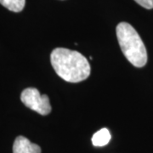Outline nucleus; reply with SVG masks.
Returning a JSON list of instances; mask_svg holds the SVG:
<instances>
[{"mask_svg":"<svg viewBox=\"0 0 153 153\" xmlns=\"http://www.w3.org/2000/svg\"><path fill=\"white\" fill-rule=\"evenodd\" d=\"M50 61L57 75L66 82H82L90 75L88 60L77 51L56 48L50 55Z\"/></svg>","mask_w":153,"mask_h":153,"instance_id":"f257e3e1","label":"nucleus"},{"mask_svg":"<svg viewBox=\"0 0 153 153\" xmlns=\"http://www.w3.org/2000/svg\"><path fill=\"white\" fill-rule=\"evenodd\" d=\"M117 38L122 52L133 66L143 67L147 62V52L136 30L127 22H121L117 28Z\"/></svg>","mask_w":153,"mask_h":153,"instance_id":"f03ea898","label":"nucleus"},{"mask_svg":"<svg viewBox=\"0 0 153 153\" xmlns=\"http://www.w3.org/2000/svg\"><path fill=\"white\" fill-rule=\"evenodd\" d=\"M22 103L27 107L40 115H48L51 111V105L47 94H41L37 88H27L21 94Z\"/></svg>","mask_w":153,"mask_h":153,"instance_id":"7ed1b4c3","label":"nucleus"},{"mask_svg":"<svg viewBox=\"0 0 153 153\" xmlns=\"http://www.w3.org/2000/svg\"><path fill=\"white\" fill-rule=\"evenodd\" d=\"M13 153H41V148L26 137L21 135L17 137L14 142Z\"/></svg>","mask_w":153,"mask_h":153,"instance_id":"20e7f679","label":"nucleus"},{"mask_svg":"<svg viewBox=\"0 0 153 153\" xmlns=\"http://www.w3.org/2000/svg\"><path fill=\"white\" fill-rule=\"evenodd\" d=\"M111 138V136L110 131L107 128H104L94 134L92 137V143L94 146H98V147L104 146L109 143Z\"/></svg>","mask_w":153,"mask_h":153,"instance_id":"39448f33","label":"nucleus"},{"mask_svg":"<svg viewBox=\"0 0 153 153\" xmlns=\"http://www.w3.org/2000/svg\"><path fill=\"white\" fill-rule=\"evenodd\" d=\"M0 4L9 10L20 12L24 9L26 0H0Z\"/></svg>","mask_w":153,"mask_h":153,"instance_id":"423d86ee","label":"nucleus"},{"mask_svg":"<svg viewBox=\"0 0 153 153\" xmlns=\"http://www.w3.org/2000/svg\"><path fill=\"white\" fill-rule=\"evenodd\" d=\"M137 4L147 10L153 9V0H134Z\"/></svg>","mask_w":153,"mask_h":153,"instance_id":"0eeeda50","label":"nucleus"}]
</instances>
